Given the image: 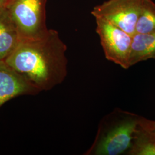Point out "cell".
Instances as JSON below:
<instances>
[{"mask_svg":"<svg viewBox=\"0 0 155 155\" xmlns=\"http://www.w3.org/2000/svg\"><path fill=\"white\" fill-rule=\"evenodd\" d=\"M38 90L6 64L0 61V107L8 101L24 95H35Z\"/></svg>","mask_w":155,"mask_h":155,"instance_id":"8992f818","label":"cell"},{"mask_svg":"<svg viewBox=\"0 0 155 155\" xmlns=\"http://www.w3.org/2000/svg\"><path fill=\"white\" fill-rule=\"evenodd\" d=\"M127 153L129 155H155V141L146 137L137 127L132 146Z\"/></svg>","mask_w":155,"mask_h":155,"instance_id":"30bf717a","label":"cell"},{"mask_svg":"<svg viewBox=\"0 0 155 155\" xmlns=\"http://www.w3.org/2000/svg\"><path fill=\"white\" fill-rule=\"evenodd\" d=\"M145 0H108L94 6L91 12L133 36Z\"/></svg>","mask_w":155,"mask_h":155,"instance_id":"5b68a950","label":"cell"},{"mask_svg":"<svg viewBox=\"0 0 155 155\" xmlns=\"http://www.w3.org/2000/svg\"><path fill=\"white\" fill-rule=\"evenodd\" d=\"M95 18L96 32L106 58L124 69H128L133 36L106 20Z\"/></svg>","mask_w":155,"mask_h":155,"instance_id":"277c9868","label":"cell"},{"mask_svg":"<svg viewBox=\"0 0 155 155\" xmlns=\"http://www.w3.org/2000/svg\"><path fill=\"white\" fill-rule=\"evenodd\" d=\"M155 31V2L145 0L136 27V33Z\"/></svg>","mask_w":155,"mask_h":155,"instance_id":"9c48e42d","label":"cell"},{"mask_svg":"<svg viewBox=\"0 0 155 155\" xmlns=\"http://www.w3.org/2000/svg\"><path fill=\"white\" fill-rule=\"evenodd\" d=\"M155 58V31L147 33H135L132 37L130 67L139 62Z\"/></svg>","mask_w":155,"mask_h":155,"instance_id":"ba28073f","label":"cell"},{"mask_svg":"<svg viewBox=\"0 0 155 155\" xmlns=\"http://www.w3.org/2000/svg\"><path fill=\"white\" fill-rule=\"evenodd\" d=\"M67 45L55 29L22 39L4 61L40 92L61 84L67 75Z\"/></svg>","mask_w":155,"mask_h":155,"instance_id":"6da1fadb","label":"cell"},{"mask_svg":"<svg viewBox=\"0 0 155 155\" xmlns=\"http://www.w3.org/2000/svg\"><path fill=\"white\" fill-rule=\"evenodd\" d=\"M137 129L148 139L155 141V121L139 117Z\"/></svg>","mask_w":155,"mask_h":155,"instance_id":"8fae6325","label":"cell"},{"mask_svg":"<svg viewBox=\"0 0 155 155\" xmlns=\"http://www.w3.org/2000/svg\"><path fill=\"white\" fill-rule=\"evenodd\" d=\"M6 1V0H0V8L5 6Z\"/></svg>","mask_w":155,"mask_h":155,"instance_id":"7c38bea8","label":"cell"},{"mask_svg":"<svg viewBox=\"0 0 155 155\" xmlns=\"http://www.w3.org/2000/svg\"><path fill=\"white\" fill-rule=\"evenodd\" d=\"M21 39L5 6L0 8V61H4L16 48Z\"/></svg>","mask_w":155,"mask_h":155,"instance_id":"52a82bcc","label":"cell"},{"mask_svg":"<svg viewBox=\"0 0 155 155\" xmlns=\"http://www.w3.org/2000/svg\"><path fill=\"white\" fill-rule=\"evenodd\" d=\"M47 0H6L5 7L16 27L21 40L39 38L47 32Z\"/></svg>","mask_w":155,"mask_h":155,"instance_id":"3957f363","label":"cell"},{"mask_svg":"<svg viewBox=\"0 0 155 155\" xmlns=\"http://www.w3.org/2000/svg\"><path fill=\"white\" fill-rule=\"evenodd\" d=\"M139 116L122 111L121 118L113 121L98 134L87 155H118L130 148L137 127Z\"/></svg>","mask_w":155,"mask_h":155,"instance_id":"7a4b0ae2","label":"cell"}]
</instances>
